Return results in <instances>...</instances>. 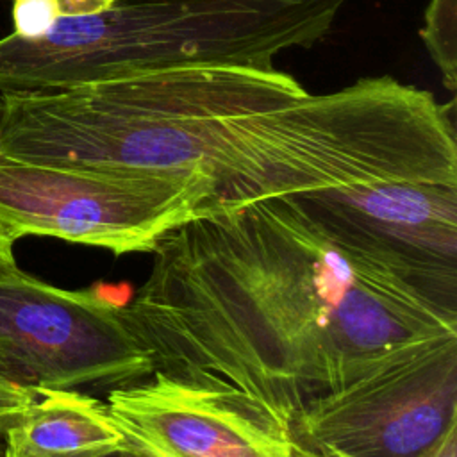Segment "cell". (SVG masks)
Returning a JSON list of instances; mask_svg holds the SVG:
<instances>
[{
    "label": "cell",
    "instance_id": "cell-5",
    "mask_svg": "<svg viewBox=\"0 0 457 457\" xmlns=\"http://www.w3.org/2000/svg\"><path fill=\"white\" fill-rule=\"evenodd\" d=\"M0 373L32 389H114L146 380L152 357L98 286L61 289L0 271Z\"/></svg>",
    "mask_w": 457,
    "mask_h": 457
},
{
    "label": "cell",
    "instance_id": "cell-15",
    "mask_svg": "<svg viewBox=\"0 0 457 457\" xmlns=\"http://www.w3.org/2000/svg\"><path fill=\"white\" fill-rule=\"evenodd\" d=\"M9 457H14V455H11V453H9ZM104 457H130V453H129L127 446L123 445V448H120L118 452H112V453H109V455H104Z\"/></svg>",
    "mask_w": 457,
    "mask_h": 457
},
{
    "label": "cell",
    "instance_id": "cell-7",
    "mask_svg": "<svg viewBox=\"0 0 457 457\" xmlns=\"http://www.w3.org/2000/svg\"><path fill=\"white\" fill-rule=\"evenodd\" d=\"M104 403L125 441L152 457H296L289 441L159 371Z\"/></svg>",
    "mask_w": 457,
    "mask_h": 457
},
{
    "label": "cell",
    "instance_id": "cell-2",
    "mask_svg": "<svg viewBox=\"0 0 457 457\" xmlns=\"http://www.w3.org/2000/svg\"><path fill=\"white\" fill-rule=\"evenodd\" d=\"M307 91L286 71L187 66L59 91L0 93V154L216 186L268 118Z\"/></svg>",
    "mask_w": 457,
    "mask_h": 457
},
{
    "label": "cell",
    "instance_id": "cell-1",
    "mask_svg": "<svg viewBox=\"0 0 457 457\" xmlns=\"http://www.w3.org/2000/svg\"><path fill=\"white\" fill-rule=\"evenodd\" d=\"M121 305L154 371L291 443L302 412L457 334V259L300 196L207 200Z\"/></svg>",
    "mask_w": 457,
    "mask_h": 457
},
{
    "label": "cell",
    "instance_id": "cell-14",
    "mask_svg": "<svg viewBox=\"0 0 457 457\" xmlns=\"http://www.w3.org/2000/svg\"><path fill=\"white\" fill-rule=\"evenodd\" d=\"M0 457H9L7 441H5V434L4 432H0Z\"/></svg>",
    "mask_w": 457,
    "mask_h": 457
},
{
    "label": "cell",
    "instance_id": "cell-9",
    "mask_svg": "<svg viewBox=\"0 0 457 457\" xmlns=\"http://www.w3.org/2000/svg\"><path fill=\"white\" fill-rule=\"evenodd\" d=\"M455 12V0H430L425 12V25L420 32L428 55L439 68L443 82L450 91L457 84Z\"/></svg>",
    "mask_w": 457,
    "mask_h": 457
},
{
    "label": "cell",
    "instance_id": "cell-10",
    "mask_svg": "<svg viewBox=\"0 0 457 457\" xmlns=\"http://www.w3.org/2000/svg\"><path fill=\"white\" fill-rule=\"evenodd\" d=\"M36 395V389L21 386L0 373V432L5 434L20 420Z\"/></svg>",
    "mask_w": 457,
    "mask_h": 457
},
{
    "label": "cell",
    "instance_id": "cell-12",
    "mask_svg": "<svg viewBox=\"0 0 457 457\" xmlns=\"http://www.w3.org/2000/svg\"><path fill=\"white\" fill-rule=\"evenodd\" d=\"M14 266H16V262H14V255H12V243L0 234V271L11 270Z\"/></svg>",
    "mask_w": 457,
    "mask_h": 457
},
{
    "label": "cell",
    "instance_id": "cell-6",
    "mask_svg": "<svg viewBox=\"0 0 457 457\" xmlns=\"http://www.w3.org/2000/svg\"><path fill=\"white\" fill-rule=\"evenodd\" d=\"M457 423V334L411 343L291 430L296 457H416Z\"/></svg>",
    "mask_w": 457,
    "mask_h": 457
},
{
    "label": "cell",
    "instance_id": "cell-4",
    "mask_svg": "<svg viewBox=\"0 0 457 457\" xmlns=\"http://www.w3.org/2000/svg\"><path fill=\"white\" fill-rule=\"evenodd\" d=\"M214 196L204 175L93 171L0 154V234L50 236L114 255L150 252Z\"/></svg>",
    "mask_w": 457,
    "mask_h": 457
},
{
    "label": "cell",
    "instance_id": "cell-13",
    "mask_svg": "<svg viewBox=\"0 0 457 457\" xmlns=\"http://www.w3.org/2000/svg\"><path fill=\"white\" fill-rule=\"evenodd\" d=\"M125 446H127V450H129L130 457H152V455H148V453H145V452H141V450H137V448L130 446L127 441H125Z\"/></svg>",
    "mask_w": 457,
    "mask_h": 457
},
{
    "label": "cell",
    "instance_id": "cell-11",
    "mask_svg": "<svg viewBox=\"0 0 457 457\" xmlns=\"http://www.w3.org/2000/svg\"><path fill=\"white\" fill-rule=\"evenodd\" d=\"M323 457H332V455H323ZM416 457H457V423L450 425L436 443H432L427 450H423Z\"/></svg>",
    "mask_w": 457,
    "mask_h": 457
},
{
    "label": "cell",
    "instance_id": "cell-8",
    "mask_svg": "<svg viewBox=\"0 0 457 457\" xmlns=\"http://www.w3.org/2000/svg\"><path fill=\"white\" fill-rule=\"evenodd\" d=\"M34 402L7 428L14 457H104L125 445L105 403L75 389H36Z\"/></svg>",
    "mask_w": 457,
    "mask_h": 457
},
{
    "label": "cell",
    "instance_id": "cell-3",
    "mask_svg": "<svg viewBox=\"0 0 457 457\" xmlns=\"http://www.w3.org/2000/svg\"><path fill=\"white\" fill-rule=\"evenodd\" d=\"M0 93L59 91L187 66L273 68L352 0H9Z\"/></svg>",
    "mask_w": 457,
    "mask_h": 457
}]
</instances>
